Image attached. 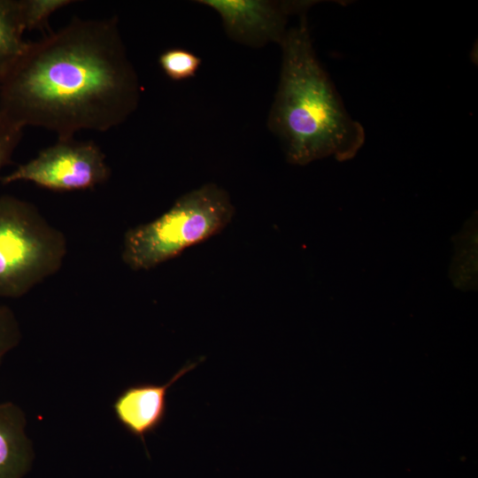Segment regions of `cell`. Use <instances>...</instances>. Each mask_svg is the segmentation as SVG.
I'll list each match as a JSON object with an SVG mask.
<instances>
[{"instance_id":"cell-1","label":"cell","mask_w":478,"mask_h":478,"mask_svg":"<svg viewBox=\"0 0 478 478\" xmlns=\"http://www.w3.org/2000/svg\"><path fill=\"white\" fill-rule=\"evenodd\" d=\"M140 98V81L116 17H75L27 42L0 70V110L23 128L42 127L58 139L118 127Z\"/></svg>"},{"instance_id":"cell-2","label":"cell","mask_w":478,"mask_h":478,"mask_svg":"<svg viewBox=\"0 0 478 478\" xmlns=\"http://www.w3.org/2000/svg\"><path fill=\"white\" fill-rule=\"evenodd\" d=\"M298 18L280 43L281 75L267 127L291 164L328 156L349 159L364 143V128L348 113L316 57L306 12Z\"/></svg>"},{"instance_id":"cell-3","label":"cell","mask_w":478,"mask_h":478,"mask_svg":"<svg viewBox=\"0 0 478 478\" xmlns=\"http://www.w3.org/2000/svg\"><path fill=\"white\" fill-rule=\"evenodd\" d=\"M235 212L223 188L205 183L179 197L152 221L129 228L123 237L122 261L134 271L152 269L220 234Z\"/></svg>"},{"instance_id":"cell-4","label":"cell","mask_w":478,"mask_h":478,"mask_svg":"<svg viewBox=\"0 0 478 478\" xmlns=\"http://www.w3.org/2000/svg\"><path fill=\"white\" fill-rule=\"evenodd\" d=\"M67 241L31 203L0 196V299L20 297L54 275Z\"/></svg>"},{"instance_id":"cell-5","label":"cell","mask_w":478,"mask_h":478,"mask_svg":"<svg viewBox=\"0 0 478 478\" xmlns=\"http://www.w3.org/2000/svg\"><path fill=\"white\" fill-rule=\"evenodd\" d=\"M111 175L105 155L93 142L58 139L31 160L1 178L3 184L30 181L57 191L81 190L106 181Z\"/></svg>"},{"instance_id":"cell-6","label":"cell","mask_w":478,"mask_h":478,"mask_svg":"<svg viewBox=\"0 0 478 478\" xmlns=\"http://www.w3.org/2000/svg\"><path fill=\"white\" fill-rule=\"evenodd\" d=\"M215 11L227 35L251 48L281 43L288 30L289 17L307 12L312 1L197 0Z\"/></svg>"},{"instance_id":"cell-7","label":"cell","mask_w":478,"mask_h":478,"mask_svg":"<svg viewBox=\"0 0 478 478\" xmlns=\"http://www.w3.org/2000/svg\"><path fill=\"white\" fill-rule=\"evenodd\" d=\"M197 366V363L186 365L162 385L138 384L124 389L113 404L118 420L144 444L145 436L154 432L165 419L169 388Z\"/></svg>"},{"instance_id":"cell-8","label":"cell","mask_w":478,"mask_h":478,"mask_svg":"<svg viewBox=\"0 0 478 478\" xmlns=\"http://www.w3.org/2000/svg\"><path fill=\"white\" fill-rule=\"evenodd\" d=\"M26 425L19 406L0 403V478H23L32 465L33 445Z\"/></svg>"},{"instance_id":"cell-9","label":"cell","mask_w":478,"mask_h":478,"mask_svg":"<svg viewBox=\"0 0 478 478\" xmlns=\"http://www.w3.org/2000/svg\"><path fill=\"white\" fill-rule=\"evenodd\" d=\"M22 0H0V70L26 48Z\"/></svg>"},{"instance_id":"cell-10","label":"cell","mask_w":478,"mask_h":478,"mask_svg":"<svg viewBox=\"0 0 478 478\" xmlns=\"http://www.w3.org/2000/svg\"><path fill=\"white\" fill-rule=\"evenodd\" d=\"M201 63V58L181 48L168 49L158 57L160 67L173 81H183L194 77Z\"/></svg>"},{"instance_id":"cell-11","label":"cell","mask_w":478,"mask_h":478,"mask_svg":"<svg viewBox=\"0 0 478 478\" xmlns=\"http://www.w3.org/2000/svg\"><path fill=\"white\" fill-rule=\"evenodd\" d=\"M27 30L44 28L50 16L73 0H22Z\"/></svg>"},{"instance_id":"cell-12","label":"cell","mask_w":478,"mask_h":478,"mask_svg":"<svg viewBox=\"0 0 478 478\" xmlns=\"http://www.w3.org/2000/svg\"><path fill=\"white\" fill-rule=\"evenodd\" d=\"M20 339L17 317L10 307L0 302V364L5 355L17 347Z\"/></svg>"},{"instance_id":"cell-13","label":"cell","mask_w":478,"mask_h":478,"mask_svg":"<svg viewBox=\"0 0 478 478\" xmlns=\"http://www.w3.org/2000/svg\"><path fill=\"white\" fill-rule=\"evenodd\" d=\"M23 129L0 110V171L10 162L21 140Z\"/></svg>"}]
</instances>
